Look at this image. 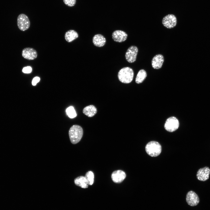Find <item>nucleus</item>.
I'll use <instances>...</instances> for the list:
<instances>
[{
  "mask_svg": "<svg viewBox=\"0 0 210 210\" xmlns=\"http://www.w3.org/2000/svg\"><path fill=\"white\" fill-rule=\"evenodd\" d=\"M22 57L28 60H32L36 58L38 54L36 51L31 48H26L22 51Z\"/></svg>",
  "mask_w": 210,
  "mask_h": 210,
  "instance_id": "nucleus-9",
  "label": "nucleus"
},
{
  "mask_svg": "<svg viewBox=\"0 0 210 210\" xmlns=\"http://www.w3.org/2000/svg\"><path fill=\"white\" fill-rule=\"evenodd\" d=\"M64 4L69 7L74 6L76 2V0H63Z\"/></svg>",
  "mask_w": 210,
  "mask_h": 210,
  "instance_id": "nucleus-21",
  "label": "nucleus"
},
{
  "mask_svg": "<svg viewBox=\"0 0 210 210\" xmlns=\"http://www.w3.org/2000/svg\"><path fill=\"white\" fill-rule=\"evenodd\" d=\"M164 59L163 56L161 54L155 55L151 61L152 67L155 69H160L163 65Z\"/></svg>",
  "mask_w": 210,
  "mask_h": 210,
  "instance_id": "nucleus-13",
  "label": "nucleus"
},
{
  "mask_svg": "<svg viewBox=\"0 0 210 210\" xmlns=\"http://www.w3.org/2000/svg\"><path fill=\"white\" fill-rule=\"evenodd\" d=\"M32 70V67L30 66H27L23 67L22 69L23 73L26 74H29L31 72Z\"/></svg>",
  "mask_w": 210,
  "mask_h": 210,
  "instance_id": "nucleus-22",
  "label": "nucleus"
},
{
  "mask_svg": "<svg viewBox=\"0 0 210 210\" xmlns=\"http://www.w3.org/2000/svg\"><path fill=\"white\" fill-rule=\"evenodd\" d=\"M210 169L207 167L199 169L197 172L196 176L197 179L201 181H205L209 177Z\"/></svg>",
  "mask_w": 210,
  "mask_h": 210,
  "instance_id": "nucleus-10",
  "label": "nucleus"
},
{
  "mask_svg": "<svg viewBox=\"0 0 210 210\" xmlns=\"http://www.w3.org/2000/svg\"><path fill=\"white\" fill-rule=\"evenodd\" d=\"M186 199L188 204L192 206L197 205L200 202L198 196L192 191H190L187 193Z\"/></svg>",
  "mask_w": 210,
  "mask_h": 210,
  "instance_id": "nucleus-8",
  "label": "nucleus"
},
{
  "mask_svg": "<svg viewBox=\"0 0 210 210\" xmlns=\"http://www.w3.org/2000/svg\"><path fill=\"white\" fill-rule=\"evenodd\" d=\"M17 24L19 29L24 31L29 28L30 23L27 16L22 13L20 14L17 18Z\"/></svg>",
  "mask_w": 210,
  "mask_h": 210,
  "instance_id": "nucleus-4",
  "label": "nucleus"
},
{
  "mask_svg": "<svg viewBox=\"0 0 210 210\" xmlns=\"http://www.w3.org/2000/svg\"><path fill=\"white\" fill-rule=\"evenodd\" d=\"M147 76L146 71L143 69L140 70L138 72L136 79L135 82L137 84L142 83L146 79Z\"/></svg>",
  "mask_w": 210,
  "mask_h": 210,
  "instance_id": "nucleus-18",
  "label": "nucleus"
},
{
  "mask_svg": "<svg viewBox=\"0 0 210 210\" xmlns=\"http://www.w3.org/2000/svg\"><path fill=\"white\" fill-rule=\"evenodd\" d=\"M125 173L121 170H117L114 171L112 174L111 177L113 181L116 183H119L122 182L126 177Z\"/></svg>",
  "mask_w": 210,
  "mask_h": 210,
  "instance_id": "nucleus-11",
  "label": "nucleus"
},
{
  "mask_svg": "<svg viewBox=\"0 0 210 210\" xmlns=\"http://www.w3.org/2000/svg\"><path fill=\"white\" fill-rule=\"evenodd\" d=\"M83 134L82 127L78 125H75L70 128L69 134L70 141L73 144H76L81 140Z\"/></svg>",
  "mask_w": 210,
  "mask_h": 210,
  "instance_id": "nucleus-1",
  "label": "nucleus"
},
{
  "mask_svg": "<svg viewBox=\"0 0 210 210\" xmlns=\"http://www.w3.org/2000/svg\"><path fill=\"white\" fill-rule=\"evenodd\" d=\"M106 39L102 35L98 34L94 36L92 38L93 44L97 47L103 46L106 43Z\"/></svg>",
  "mask_w": 210,
  "mask_h": 210,
  "instance_id": "nucleus-14",
  "label": "nucleus"
},
{
  "mask_svg": "<svg viewBox=\"0 0 210 210\" xmlns=\"http://www.w3.org/2000/svg\"><path fill=\"white\" fill-rule=\"evenodd\" d=\"M147 153L152 157H156L159 155L162 151L161 146L158 142L152 141L148 142L145 147Z\"/></svg>",
  "mask_w": 210,
  "mask_h": 210,
  "instance_id": "nucleus-3",
  "label": "nucleus"
},
{
  "mask_svg": "<svg viewBox=\"0 0 210 210\" xmlns=\"http://www.w3.org/2000/svg\"><path fill=\"white\" fill-rule=\"evenodd\" d=\"M162 23L163 26L167 28H172L176 25L177 18L173 14H168L163 18Z\"/></svg>",
  "mask_w": 210,
  "mask_h": 210,
  "instance_id": "nucleus-6",
  "label": "nucleus"
},
{
  "mask_svg": "<svg viewBox=\"0 0 210 210\" xmlns=\"http://www.w3.org/2000/svg\"><path fill=\"white\" fill-rule=\"evenodd\" d=\"M78 36V34L76 31L73 30H70L65 33L64 38L66 41L70 43L77 38Z\"/></svg>",
  "mask_w": 210,
  "mask_h": 210,
  "instance_id": "nucleus-16",
  "label": "nucleus"
},
{
  "mask_svg": "<svg viewBox=\"0 0 210 210\" xmlns=\"http://www.w3.org/2000/svg\"><path fill=\"white\" fill-rule=\"evenodd\" d=\"M74 183L76 186L83 188H87L88 186L86 179L83 176H80L75 178Z\"/></svg>",
  "mask_w": 210,
  "mask_h": 210,
  "instance_id": "nucleus-17",
  "label": "nucleus"
},
{
  "mask_svg": "<svg viewBox=\"0 0 210 210\" xmlns=\"http://www.w3.org/2000/svg\"><path fill=\"white\" fill-rule=\"evenodd\" d=\"M40 80V78L38 77H36L34 78L32 80V83L33 85H36L37 83H38Z\"/></svg>",
  "mask_w": 210,
  "mask_h": 210,
  "instance_id": "nucleus-23",
  "label": "nucleus"
},
{
  "mask_svg": "<svg viewBox=\"0 0 210 210\" xmlns=\"http://www.w3.org/2000/svg\"><path fill=\"white\" fill-rule=\"evenodd\" d=\"M66 112L67 115L70 118H74L77 116L75 110L72 106L68 107L66 110Z\"/></svg>",
  "mask_w": 210,
  "mask_h": 210,
  "instance_id": "nucleus-20",
  "label": "nucleus"
},
{
  "mask_svg": "<svg viewBox=\"0 0 210 210\" xmlns=\"http://www.w3.org/2000/svg\"><path fill=\"white\" fill-rule=\"evenodd\" d=\"M127 34L125 32L121 30L114 31L112 34V38L115 41L122 42L125 41L127 39Z\"/></svg>",
  "mask_w": 210,
  "mask_h": 210,
  "instance_id": "nucleus-12",
  "label": "nucleus"
},
{
  "mask_svg": "<svg viewBox=\"0 0 210 210\" xmlns=\"http://www.w3.org/2000/svg\"><path fill=\"white\" fill-rule=\"evenodd\" d=\"M97 112V109L93 105H90L85 107L83 110V113L89 117L94 116Z\"/></svg>",
  "mask_w": 210,
  "mask_h": 210,
  "instance_id": "nucleus-15",
  "label": "nucleus"
},
{
  "mask_svg": "<svg viewBox=\"0 0 210 210\" xmlns=\"http://www.w3.org/2000/svg\"><path fill=\"white\" fill-rule=\"evenodd\" d=\"M179 125L178 119L175 117H171L166 120L164 125V127L167 131L172 132L178 128Z\"/></svg>",
  "mask_w": 210,
  "mask_h": 210,
  "instance_id": "nucleus-5",
  "label": "nucleus"
},
{
  "mask_svg": "<svg viewBox=\"0 0 210 210\" xmlns=\"http://www.w3.org/2000/svg\"><path fill=\"white\" fill-rule=\"evenodd\" d=\"M138 51V49L136 46H130L125 53V57L127 61L130 63L135 61Z\"/></svg>",
  "mask_w": 210,
  "mask_h": 210,
  "instance_id": "nucleus-7",
  "label": "nucleus"
},
{
  "mask_svg": "<svg viewBox=\"0 0 210 210\" xmlns=\"http://www.w3.org/2000/svg\"><path fill=\"white\" fill-rule=\"evenodd\" d=\"M85 177L87 181V183L89 185H92L94 182V174L91 171L88 172L85 174Z\"/></svg>",
  "mask_w": 210,
  "mask_h": 210,
  "instance_id": "nucleus-19",
  "label": "nucleus"
},
{
  "mask_svg": "<svg viewBox=\"0 0 210 210\" xmlns=\"http://www.w3.org/2000/svg\"><path fill=\"white\" fill-rule=\"evenodd\" d=\"M118 78L119 80L124 83H129L133 80L134 71L131 68L126 67L121 69L118 72Z\"/></svg>",
  "mask_w": 210,
  "mask_h": 210,
  "instance_id": "nucleus-2",
  "label": "nucleus"
}]
</instances>
